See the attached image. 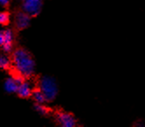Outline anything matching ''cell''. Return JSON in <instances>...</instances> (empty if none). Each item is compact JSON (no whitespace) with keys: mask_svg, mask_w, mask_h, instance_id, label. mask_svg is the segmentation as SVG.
<instances>
[{"mask_svg":"<svg viewBox=\"0 0 145 127\" xmlns=\"http://www.w3.org/2000/svg\"><path fill=\"white\" fill-rule=\"evenodd\" d=\"M0 68L4 70H8L12 68V59L7 55L0 56Z\"/></svg>","mask_w":145,"mask_h":127,"instance_id":"30bf717a","label":"cell"},{"mask_svg":"<svg viewBox=\"0 0 145 127\" xmlns=\"http://www.w3.org/2000/svg\"><path fill=\"white\" fill-rule=\"evenodd\" d=\"M12 68L10 72L12 76L22 82L31 78L35 71V61L33 55L23 48L18 47L12 52Z\"/></svg>","mask_w":145,"mask_h":127,"instance_id":"6da1fadb","label":"cell"},{"mask_svg":"<svg viewBox=\"0 0 145 127\" xmlns=\"http://www.w3.org/2000/svg\"><path fill=\"white\" fill-rule=\"evenodd\" d=\"M57 123L62 127H74L76 125V119L72 114L66 111H58L55 114Z\"/></svg>","mask_w":145,"mask_h":127,"instance_id":"277c9868","label":"cell"},{"mask_svg":"<svg viewBox=\"0 0 145 127\" xmlns=\"http://www.w3.org/2000/svg\"><path fill=\"white\" fill-rule=\"evenodd\" d=\"M33 89H32V87H31V85L28 82H26L25 81H23L22 82L19 83L18 90L16 93L18 94V96L20 98L26 99V98H29L32 97Z\"/></svg>","mask_w":145,"mask_h":127,"instance_id":"52a82bcc","label":"cell"},{"mask_svg":"<svg viewBox=\"0 0 145 127\" xmlns=\"http://www.w3.org/2000/svg\"><path fill=\"white\" fill-rule=\"evenodd\" d=\"M43 0H22V11L31 18L36 17L41 12Z\"/></svg>","mask_w":145,"mask_h":127,"instance_id":"3957f363","label":"cell"},{"mask_svg":"<svg viewBox=\"0 0 145 127\" xmlns=\"http://www.w3.org/2000/svg\"><path fill=\"white\" fill-rule=\"evenodd\" d=\"M32 97L33 98L34 102L36 103H44L46 102V97L44 96L43 92L41 91L38 87L34 88L33 89V93H32Z\"/></svg>","mask_w":145,"mask_h":127,"instance_id":"9c48e42d","label":"cell"},{"mask_svg":"<svg viewBox=\"0 0 145 127\" xmlns=\"http://www.w3.org/2000/svg\"><path fill=\"white\" fill-rule=\"evenodd\" d=\"M10 3H11V0H0V5L4 7L9 6Z\"/></svg>","mask_w":145,"mask_h":127,"instance_id":"5bb4252c","label":"cell"},{"mask_svg":"<svg viewBox=\"0 0 145 127\" xmlns=\"http://www.w3.org/2000/svg\"><path fill=\"white\" fill-rule=\"evenodd\" d=\"M5 43L1 47L6 54H11L13 51V40H14V34L12 30L11 29H6L5 30Z\"/></svg>","mask_w":145,"mask_h":127,"instance_id":"8992f818","label":"cell"},{"mask_svg":"<svg viewBox=\"0 0 145 127\" xmlns=\"http://www.w3.org/2000/svg\"><path fill=\"white\" fill-rule=\"evenodd\" d=\"M43 92L46 102H52L55 99L58 94V86L55 80L50 76H43L38 82L37 86Z\"/></svg>","mask_w":145,"mask_h":127,"instance_id":"7a4b0ae2","label":"cell"},{"mask_svg":"<svg viewBox=\"0 0 145 127\" xmlns=\"http://www.w3.org/2000/svg\"><path fill=\"white\" fill-rule=\"evenodd\" d=\"M11 15L8 12H0V25L7 26L10 24Z\"/></svg>","mask_w":145,"mask_h":127,"instance_id":"8fae6325","label":"cell"},{"mask_svg":"<svg viewBox=\"0 0 145 127\" xmlns=\"http://www.w3.org/2000/svg\"><path fill=\"white\" fill-rule=\"evenodd\" d=\"M34 108L41 115H48L50 113V111H51L49 108L45 106L44 103H35Z\"/></svg>","mask_w":145,"mask_h":127,"instance_id":"7c38bea8","label":"cell"},{"mask_svg":"<svg viewBox=\"0 0 145 127\" xmlns=\"http://www.w3.org/2000/svg\"><path fill=\"white\" fill-rule=\"evenodd\" d=\"M20 82H18L14 77H10L5 80V89L8 93H16L18 88Z\"/></svg>","mask_w":145,"mask_h":127,"instance_id":"ba28073f","label":"cell"},{"mask_svg":"<svg viewBox=\"0 0 145 127\" xmlns=\"http://www.w3.org/2000/svg\"><path fill=\"white\" fill-rule=\"evenodd\" d=\"M5 31H0V47H2L5 43Z\"/></svg>","mask_w":145,"mask_h":127,"instance_id":"4fadbf2b","label":"cell"},{"mask_svg":"<svg viewBox=\"0 0 145 127\" xmlns=\"http://www.w3.org/2000/svg\"><path fill=\"white\" fill-rule=\"evenodd\" d=\"M30 20L31 17L27 13H25L24 11H18L14 15V26L16 30L22 31L28 27V26L30 25Z\"/></svg>","mask_w":145,"mask_h":127,"instance_id":"5b68a950","label":"cell"}]
</instances>
